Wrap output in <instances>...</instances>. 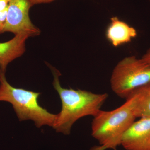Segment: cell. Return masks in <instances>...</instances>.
Listing matches in <instances>:
<instances>
[{"label": "cell", "instance_id": "cell-12", "mask_svg": "<svg viewBox=\"0 0 150 150\" xmlns=\"http://www.w3.org/2000/svg\"><path fill=\"white\" fill-rule=\"evenodd\" d=\"M54 1V0H30V1L33 6L38 4L50 3Z\"/></svg>", "mask_w": 150, "mask_h": 150}, {"label": "cell", "instance_id": "cell-10", "mask_svg": "<svg viewBox=\"0 0 150 150\" xmlns=\"http://www.w3.org/2000/svg\"><path fill=\"white\" fill-rule=\"evenodd\" d=\"M8 10L0 11V34L4 33V29L6 21Z\"/></svg>", "mask_w": 150, "mask_h": 150}, {"label": "cell", "instance_id": "cell-9", "mask_svg": "<svg viewBox=\"0 0 150 150\" xmlns=\"http://www.w3.org/2000/svg\"><path fill=\"white\" fill-rule=\"evenodd\" d=\"M131 95L135 98L137 118L150 117V83L137 89Z\"/></svg>", "mask_w": 150, "mask_h": 150}, {"label": "cell", "instance_id": "cell-13", "mask_svg": "<svg viewBox=\"0 0 150 150\" xmlns=\"http://www.w3.org/2000/svg\"><path fill=\"white\" fill-rule=\"evenodd\" d=\"M142 59L150 65V49L148 50L146 53L142 57Z\"/></svg>", "mask_w": 150, "mask_h": 150}, {"label": "cell", "instance_id": "cell-3", "mask_svg": "<svg viewBox=\"0 0 150 150\" xmlns=\"http://www.w3.org/2000/svg\"><path fill=\"white\" fill-rule=\"evenodd\" d=\"M40 95L13 86L7 80L6 73L0 71V101L10 103L20 121L31 120L38 128L46 125L53 127L57 114L40 106L38 100Z\"/></svg>", "mask_w": 150, "mask_h": 150}, {"label": "cell", "instance_id": "cell-8", "mask_svg": "<svg viewBox=\"0 0 150 150\" xmlns=\"http://www.w3.org/2000/svg\"><path fill=\"white\" fill-rule=\"evenodd\" d=\"M137 32L134 28L130 26L117 17H112L106 31V38L114 47L131 42L137 36Z\"/></svg>", "mask_w": 150, "mask_h": 150}, {"label": "cell", "instance_id": "cell-4", "mask_svg": "<svg viewBox=\"0 0 150 150\" xmlns=\"http://www.w3.org/2000/svg\"><path fill=\"white\" fill-rule=\"evenodd\" d=\"M110 83L114 93L126 99L137 89L150 83V65L134 56L126 57L114 68Z\"/></svg>", "mask_w": 150, "mask_h": 150}, {"label": "cell", "instance_id": "cell-5", "mask_svg": "<svg viewBox=\"0 0 150 150\" xmlns=\"http://www.w3.org/2000/svg\"><path fill=\"white\" fill-rule=\"evenodd\" d=\"M32 6L30 0H11L4 33L11 32L15 35L26 33L30 37L40 35V29L30 18L29 11Z\"/></svg>", "mask_w": 150, "mask_h": 150}, {"label": "cell", "instance_id": "cell-11", "mask_svg": "<svg viewBox=\"0 0 150 150\" xmlns=\"http://www.w3.org/2000/svg\"><path fill=\"white\" fill-rule=\"evenodd\" d=\"M11 0H0V11H7Z\"/></svg>", "mask_w": 150, "mask_h": 150}, {"label": "cell", "instance_id": "cell-6", "mask_svg": "<svg viewBox=\"0 0 150 150\" xmlns=\"http://www.w3.org/2000/svg\"><path fill=\"white\" fill-rule=\"evenodd\" d=\"M121 145L126 150H150V117L134 121L123 134Z\"/></svg>", "mask_w": 150, "mask_h": 150}, {"label": "cell", "instance_id": "cell-1", "mask_svg": "<svg viewBox=\"0 0 150 150\" xmlns=\"http://www.w3.org/2000/svg\"><path fill=\"white\" fill-rule=\"evenodd\" d=\"M50 68L54 76L53 86L59 94L62 105V110L57 114L53 128L58 133L69 135L72 126L80 118L96 115L106 101L108 94L62 88L59 81L61 73L52 66Z\"/></svg>", "mask_w": 150, "mask_h": 150}, {"label": "cell", "instance_id": "cell-15", "mask_svg": "<svg viewBox=\"0 0 150 150\" xmlns=\"http://www.w3.org/2000/svg\"><path fill=\"white\" fill-rule=\"evenodd\" d=\"M149 1H150V0H149Z\"/></svg>", "mask_w": 150, "mask_h": 150}, {"label": "cell", "instance_id": "cell-14", "mask_svg": "<svg viewBox=\"0 0 150 150\" xmlns=\"http://www.w3.org/2000/svg\"><path fill=\"white\" fill-rule=\"evenodd\" d=\"M105 149H106L105 148L100 146H97L96 147L92 148L91 150H105Z\"/></svg>", "mask_w": 150, "mask_h": 150}, {"label": "cell", "instance_id": "cell-7", "mask_svg": "<svg viewBox=\"0 0 150 150\" xmlns=\"http://www.w3.org/2000/svg\"><path fill=\"white\" fill-rule=\"evenodd\" d=\"M30 37L26 33H20L7 42L0 43V71L6 73L8 65L23 55L25 42Z\"/></svg>", "mask_w": 150, "mask_h": 150}, {"label": "cell", "instance_id": "cell-2", "mask_svg": "<svg viewBox=\"0 0 150 150\" xmlns=\"http://www.w3.org/2000/svg\"><path fill=\"white\" fill-rule=\"evenodd\" d=\"M135 98L131 95L126 102L110 111L100 110L92 122V136L105 149L116 150L123 134L136 119Z\"/></svg>", "mask_w": 150, "mask_h": 150}]
</instances>
